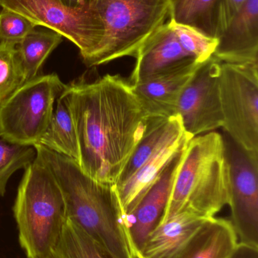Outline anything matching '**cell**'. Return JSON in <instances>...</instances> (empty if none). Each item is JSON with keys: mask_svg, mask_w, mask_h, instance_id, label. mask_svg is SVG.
I'll return each instance as SVG.
<instances>
[{"mask_svg": "<svg viewBox=\"0 0 258 258\" xmlns=\"http://www.w3.org/2000/svg\"><path fill=\"white\" fill-rule=\"evenodd\" d=\"M60 96L74 120L79 166L96 181L116 185L148 125L131 83L106 74L66 85Z\"/></svg>", "mask_w": 258, "mask_h": 258, "instance_id": "obj_1", "label": "cell"}, {"mask_svg": "<svg viewBox=\"0 0 258 258\" xmlns=\"http://www.w3.org/2000/svg\"><path fill=\"white\" fill-rule=\"evenodd\" d=\"M33 147L60 186L66 219L78 226L108 257L138 258L116 186L91 178L70 158L40 144Z\"/></svg>", "mask_w": 258, "mask_h": 258, "instance_id": "obj_2", "label": "cell"}, {"mask_svg": "<svg viewBox=\"0 0 258 258\" xmlns=\"http://www.w3.org/2000/svg\"><path fill=\"white\" fill-rule=\"evenodd\" d=\"M230 203V170L224 137L215 132L194 137L183 152L159 224L183 212L211 219Z\"/></svg>", "mask_w": 258, "mask_h": 258, "instance_id": "obj_3", "label": "cell"}, {"mask_svg": "<svg viewBox=\"0 0 258 258\" xmlns=\"http://www.w3.org/2000/svg\"><path fill=\"white\" fill-rule=\"evenodd\" d=\"M24 170L13 209L20 244L27 258H50L66 221L63 194L39 155Z\"/></svg>", "mask_w": 258, "mask_h": 258, "instance_id": "obj_4", "label": "cell"}, {"mask_svg": "<svg viewBox=\"0 0 258 258\" xmlns=\"http://www.w3.org/2000/svg\"><path fill=\"white\" fill-rule=\"evenodd\" d=\"M104 37L84 63L98 66L124 57H135L141 45L166 23L169 0H95Z\"/></svg>", "mask_w": 258, "mask_h": 258, "instance_id": "obj_5", "label": "cell"}, {"mask_svg": "<svg viewBox=\"0 0 258 258\" xmlns=\"http://www.w3.org/2000/svg\"><path fill=\"white\" fill-rule=\"evenodd\" d=\"M65 86L56 74L36 76L21 85L0 103V137L11 144H39Z\"/></svg>", "mask_w": 258, "mask_h": 258, "instance_id": "obj_6", "label": "cell"}, {"mask_svg": "<svg viewBox=\"0 0 258 258\" xmlns=\"http://www.w3.org/2000/svg\"><path fill=\"white\" fill-rule=\"evenodd\" d=\"M220 94L227 135L258 154V63L221 62Z\"/></svg>", "mask_w": 258, "mask_h": 258, "instance_id": "obj_7", "label": "cell"}, {"mask_svg": "<svg viewBox=\"0 0 258 258\" xmlns=\"http://www.w3.org/2000/svg\"><path fill=\"white\" fill-rule=\"evenodd\" d=\"M0 7L66 38L79 48L83 62L94 54L104 37V25L94 6L77 9L65 6L61 0H0Z\"/></svg>", "mask_w": 258, "mask_h": 258, "instance_id": "obj_8", "label": "cell"}, {"mask_svg": "<svg viewBox=\"0 0 258 258\" xmlns=\"http://www.w3.org/2000/svg\"><path fill=\"white\" fill-rule=\"evenodd\" d=\"M224 138L230 178V220L239 242L258 247V154Z\"/></svg>", "mask_w": 258, "mask_h": 258, "instance_id": "obj_9", "label": "cell"}, {"mask_svg": "<svg viewBox=\"0 0 258 258\" xmlns=\"http://www.w3.org/2000/svg\"><path fill=\"white\" fill-rule=\"evenodd\" d=\"M221 61L212 55L198 67L179 98L177 115L191 136L209 133L224 124L220 75Z\"/></svg>", "mask_w": 258, "mask_h": 258, "instance_id": "obj_10", "label": "cell"}, {"mask_svg": "<svg viewBox=\"0 0 258 258\" xmlns=\"http://www.w3.org/2000/svg\"><path fill=\"white\" fill-rule=\"evenodd\" d=\"M201 63L192 57L143 81L131 84L147 119H168L177 115L180 95Z\"/></svg>", "mask_w": 258, "mask_h": 258, "instance_id": "obj_11", "label": "cell"}, {"mask_svg": "<svg viewBox=\"0 0 258 258\" xmlns=\"http://www.w3.org/2000/svg\"><path fill=\"white\" fill-rule=\"evenodd\" d=\"M186 147L174 156L127 217L129 236L137 257L163 216Z\"/></svg>", "mask_w": 258, "mask_h": 258, "instance_id": "obj_12", "label": "cell"}, {"mask_svg": "<svg viewBox=\"0 0 258 258\" xmlns=\"http://www.w3.org/2000/svg\"><path fill=\"white\" fill-rule=\"evenodd\" d=\"M217 39L220 61L258 63V0H247Z\"/></svg>", "mask_w": 258, "mask_h": 258, "instance_id": "obj_13", "label": "cell"}, {"mask_svg": "<svg viewBox=\"0 0 258 258\" xmlns=\"http://www.w3.org/2000/svg\"><path fill=\"white\" fill-rule=\"evenodd\" d=\"M192 57L180 45L169 21L141 45L135 56L136 63L129 82L136 84Z\"/></svg>", "mask_w": 258, "mask_h": 258, "instance_id": "obj_14", "label": "cell"}, {"mask_svg": "<svg viewBox=\"0 0 258 258\" xmlns=\"http://www.w3.org/2000/svg\"><path fill=\"white\" fill-rule=\"evenodd\" d=\"M192 138L184 129L180 131L170 138L128 180L116 186L123 212L127 219L171 159L186 147Z\"/></svg>", "mask_w": 258, "mask_h": 258, "instance_id": "obj_15", "label": "cell"}, {"mask_svg": "<svg viewBox=\"0 0 258 258\" xmlns=\"http://www.w3.org/2000/svg\"><path fill=\"white\" fill-rule=\"evenodd\" d=\"M209 220L188 212L172 217L151 232L138 258H180Z\"/></svg>", "mask_w": 258, "mask_h": 258, "instance_id": "obj_16", "label": "cell"}, {"mask_svg": "<svg viewBox=\"0 0 258 258\" xmlns=\"http://www.w3.org/2000/svg\"><path fill=\"white\" fill-rule=\"evenodd\" d=\"M238 244L230 220L215 217L203 224L180 258H231Z\"/></svg>", "mask_w": 258, "mask_h": 258, "instance_id": "obj_17", "label": "cell"}, {"mask_svg": "<svg viewBox=\"0 0 258 258\" xmlns=\"http://www.w3.org/2000/svg\"><path fill=\"white\" fill-rule=\"evenodd\" d=\"M183 129L179 115L168 119H148L146 130L135 147L115 186H120L128 180L170 138Z\"/></svg>", "mask_w": 258, "mask_h": 258, "instance_id": "obj_18", "label": "cell"}, {"mask_svg": "<svg viewBox=\"0 0 258 258\" xmlns=\"http://www.w3.org/2000/svg\"><path fill=\"white\" fill-rule=\"evenodd\" d=\"M38 144L79 163L80 153L74 120L69 108L61 96L57 99L56 110Z\"/></svg>", "mask_w": 258, "mask_h": 258, "instance_id": "obj_19", "label": "cell"}, {"mask_svg": "<svg viewBox=\"0 0 258 258\" xmlns=\"http://www.w3.org/2000/svg\"><path fill=\"white\" fill-rule=\"evenodd\" d=\"M220 0H169L170 21L216 39V12Z\"/></svg>", "mask_w": 258, "mask_h": 258, "instance_id": "obj_20", "label": "cell"}, {"mask_svg": "<svg viewBox=\"0 0 258 258\" xmlns=\"http://www.w3.org/2000/svg\"><path fill=\"white\" fill-rule=\"evenodd\" d=\"M62 42V36L53 30H33L17 45L24 68L25 82L38 72L51 51Z\"/></svg>", "mask_w": 258, "mask_h": 258, "instance_id": "obj_21", "label": "cell"}, {"mask_svg": "<svg viewBox=\"0 0 258 258\" xmlns=\"http://www.w3.org/2000/svg\"><path fill=\"white\" fill-rule=\"evenodd\" d=\"M50 258H110L78 226L66 219L62 236Z\"/></svg>", "mask_w": 258, "mask_h": 258, "instance_id": "obj_22", "label": "cell"}, {"mask_svg": "<svg viewBox=\"0 0 258 258\" xmlns=\"http://www.w3.org/2000/svg\"><path fill=\"white\" fill-rule=\"evenodd\" d=\"M36 151L32 146L11 144L0 137V197L6 194L11 176L33 162Z\"/></svg>", "mask_w": 258, "mask_h": 258, "instance_id": "obj_23", "label": "cell"}, {"mask_svg": "<svg viewBox=\"0 0 258 258\" xmlns=\"http://www.w3.org/2000/svg\"><path fill=\"white\" fill-rule=\"evenodd\" d=\"M24 83V68L17 47L0 44V103Z\"/></svg>", "mask_w": 258, "mask_h": 258, "instance_id": "obj_24", "label": "cell"}, {"mask_svg": "<svg viewBox=\"0 0 258 258\" xmlns=\"http://www.w3.org/2000/svg\"><path fill=\"white\" fill-rule=\"evenodd\" d=\"M171 23L180 45L189 55L200 63L213 55L218 45V39L208 37L190 27Z\"/></svg>", "mask_w": 258, "mask_h": 258, "instance_id": "obj_25", "label": "cell"}, {"mask_svg": "<svg viewBox=\"0 0 258 258\" xmlns=\"http://www.w3.org/2000/svg\"><path fill=\"white\" fill-rule=\"evenodd\" d=\"M31 21L22 15L1 8L0 10V44L17 45L36 28Z\"/></svg>", "mask_w": 258, "mask_h": 258, "instance_id": "obj_26", "label": "cell"}, {"mask_svg": "<svg viewBox=\"0 0 258 258\" xmlns=\"http://www.w3.org/2000/svg\"><path fill=\"white\" fill-rule=\"evenodd\" d=\"M247 0H220L216 12V39Z\"/></svg>", "mask_w": 258, "mask_h": 258, "instance_id": "obj_27", "label": "cell"}, {"mask_svg": "<svg viewBox=\"0 0 258 258\" xmlns=\"http://www.w3.org/2000/svg\"><path fill=\"white\" fill-rule=\"evenodd\" d=\"M231 258H258V247L239 242Z\"/></svg>", "mask_w": 258, "mask_h": 258, "instance_id": "obj_28", "label": "cell"}, {"mask_svg": "<svg viewBox=\"0 0 258 258\" xmlns=\"http://www.w3.org/2000/svg\"><path fill=\"white\" fill-rule=\"evenodd\" d=\"M65 6L71 9H91L95 0H61Z\"/></svg>", "mask_w": 258, "mask_h": 258, "instance_id": "obj_29", "label": "cell"}]
</instances>
